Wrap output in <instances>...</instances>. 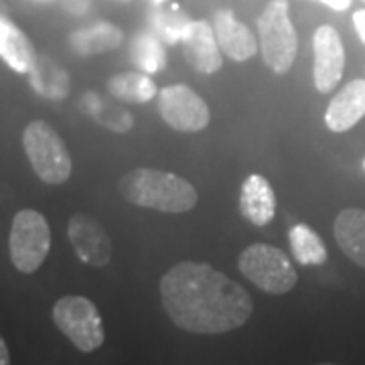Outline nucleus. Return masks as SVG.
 <instances>
[{
    "label": "nucleus",
    "mask_w": 365,
    "mask_h": 365,
    "mask_svg": "<svg viewBox=\"0 0 365 365\" xmlns=\"http://www.w3.org/2000/svg\"><path fill=\"white\" fill-rule=\"evenodd\" d=\"M160 300L175 325L197 335H222L248 323V290L207 262H179L160 278Z\"/></svg>",
    "instance_id": "nucleus-1"
},
{
    "label": "nucleus",
    "mask_w": 365,
    "mask_h": 365,
    "mask_svg": "<svg viewBox=\"0 0 365 365\" xmlns=\"http://www.w3.org/2000/svg\"><path fill=\"white\" fill-rule=\"evenodd\" d=\"M118 191L132 205L160 213H185L197 205V189L169 170L138 167L118 181Z\"/></svg>",
    "instance_id": "nucleus-2"
},
{
    "label": "nucleus",
    "mask_w": 365,
    "mask_h": 365,
    "mask_svg": "<svg viewBox=\"0 0 365 365\" xmlns=\"http://www.w3.org/2000/svg\"><path fill=\"white\" fill-rule=\"evenodd\" d=\"M258 45L264 63L276 76L288 73L299 51L297 29L290 19L288 0H270L258 16Z\"/></svg>",
    "instance_id": "nucleus-3"
},
{
    "label": "nucleus",
    "mask_w": 365,
    "mask_h": 365,
    "mask_svg": "<svg viewBox=\"0 0 365 365\" xmlns=\"http://www.w3.org/2000/svg\"><path fill=\"white\" fill-rule=\"evenodd\" d=\"M23 148L41 181L63 185L71 177L73 163L66 143L45 120H33L23 132Z\"/></svg>",
    "instance_id": "nucleus-4"
},
{
    "label": "nucleus",
    "mask_w": 365,
    "mask_h": 365,
    "mask_svg": "<svg viewBox=\"0 0 365 365\" xmlns=\"http://www.w3.org/2000/svg\"><path fill=\"white\" fill-rule=\"evenodd\" d=\"M237 268L254 287L274 297L287 294L299 282L292 260L282 250L270 244L248 246L237 258Z\"/></svg>",
    "instance_id": "nucleus-5"
},
{
    "label": "nucleus",
    "mask_w": 365,
    "mask_h": 365,
    "mask_svg": "<svg viewBox=\"0 0 365 365\" xmlns=\"http://www.w3.org/2000/svg\"><path fill=\"white\" fill-rule=\"evenodd\" d=\"M53 323L79 351L91 353L104 345L106 331L102 314L86 297H61L53 307Z\"/></svg>",
    "instance_id": "nucleus-6"
},
{
    "label": "nucleus",
    "mask_w": 365,
    "mask_h": 365,
    "mask_svg": "<svg viewBox=\"0 0 365 365\" xmlns=\"http://www.w3.org/2000/svg\"><path fill=\"white\" fill-rule=\"evenodd\" d=\"M51 230L45 215L35 209H23L13 217L9 252L13 266L23 274H33L49 256Z\"/></svg>",
    "instance_id": "nucleus-7"
},
{
    "label": "nucleus",
    "mask_w": 365,
    "mask_h": 365,
    "mask_svg": "<svg viewBox=\"0 0 365 365\" xmlns=\"http://www.w3.org/2000/svg\"><path fill=\"white\" fill-rule=\"evenodd\" d=\"M158 114L177 132H201L207 128L211 112L207 102L185 83H173L158 91Z\"/></svg>",
    "instance_id": "nucleus-8"
},
{
    "label": "nucleus",
    "mask_w": 365,
    "mask_h": 365,
    "mask_svg": "<svg viewBox=\"0 0 365 365\" xmlns=\"http://www.w3.org/2000/svg\"><path fill=\"white\" fill-rule=\"evenodd\" d=\"M313 79L319 93H331L339 86L345 71V47L337 29L321 25L313 37Z\"/></svg>",
    "instance_id": "nucleus-9"
},
{
    "label": "nucleus",
    "mask_w": 365,
    "mask_h": 365,
    "mask_svg": "<svg viewBox=\"0 0 365 365\" xmlns=\"http://www.w3.org/2000/svg\"><path fill=\"white\" fill-rule=\"evenodd\" d=\"M67 235L78 258L88 266L102 268L112 260V240L88 213H76L67 223Z\"/></svg>",
    "instance_id": "nucleus-10"
},
{
    "label": "nucleus",
    "mask_w": 365,
    "mask_h": 365,
    "mask_svg": "<svg viewBox=\"0 0 365 365\" xmlns=\"http://www.w3.org/2000/svg\"><path fill=\"white\" fill-rule=\"evenodd\" d=\"M181 45L185 61L199 73L213 76L223 67V53L207 21H191L182 33Z\"/></svg>",
    "instance_id": "nucleus-11"
},
{
    "label": "nucleus",
    "mask_w": 365,
    "mask_h": 365,
    "mask_svg": "<svg viewBox=\"0 0 365 365\" xmlns=\"http://www.w3.org/2000/svg\"><path fill=\"white\" fill-rule=\"evenodd\" d=\"M213 31H215L222 53L232 61H237V63L248 61L260 51V45L254 37V33L242 21H237L234 11L230 9H222L215 13Z\"/></svg>",
    "instance_id": "nucleus-12"
},
{
    "label": "nucleus",
    "mask_w": 365,
    "mask_h": 365,
    "mask_svg": "<svg viewBox=\"0 0 365 365\" xmlns=\"http://www.w3.org/2000/svg\"><path fill=\"white\" fill-rule=\"evenodd\" d=\"M365 116V79H351L329 102L325 112L327 128L335 134L351 130Z\"/></svg>",
    "instance_id": "nucleus-13"
},
{
    "label": "nucleus",
    "mask_w": 365,
    "mask_h": 365,
    "mask_svg": "<svg viewBox=\"0 0 365 365\" xmlns=\"http://www.w3.org/2000/svg\"><path fill=\"white\" fill-rule=\"evenodd\" d=\"M240 211L250 223L264 227L276 215V195L270 181L262 175H250L242 182Z\"/></svg>",
    "instance_id": "nucleus-14"
},
{
    "label": "nucleus",
    "mask_w": 365,
    "mask_h": 365,
    "mask_svg": "<svg viewBox=\"0 0 365 365\" xmlns=\"http://www.w3.org/2000/svg\"><path fill=\"white\" fill-rule=\"evenodd\" d=\"M37 57L35 45L25 33L13 21L0 16V59L16 73H29Z\"/></svg>",
    "instance_id": "nucleus-15"
},
{
    "label": "nucleus",
    "mask_w": 365,
    "mask_h": 365,
    "mask_svg": "<svg viewBox=\"0 0 365 365\" xmlns=\"http://www.w3.org/2000/svg\"><path fill=\"white\" fill-rule=\"evenodd\" d=\"M122 43H124V31L108 21H98L88 26H81L69 37L71 51L81 57L114 51Z\"/></svg>",
    "instance_id": "nucleus-16"
},
{
    "label": "nucleus",
    "mask_w": 365,
    "mask_h": 365,
    "mask_svg": "<svg viewBox=\"0 0 365 365\" xmlns=\"http://www.w3.org/2000/svg\"><path fill=\"white\" fill-rule=\"evenodd\" d=\"M333 234L341 252L357 266L365 268V209H343L335 220Z\"/></svg>",
    "instance_id": "nucleus-17"
},
{
    "label": "nucleus",
    "mask_w": 365,
    "mask_h": 365,
    "mask_svg": "<svg viewBox=\"0 0 365 365\" xmlns=\"http://www.w3.org/2000/svg\"><path fill=\"white\" fill-rule=\"evenodd\" d=\"M31 88L47 100L61 102L69 96V73L55 59L37 57V63L29 71Z\"/></svg>",
    "instance_id": "nucleus-18"
},
{
    "label": "nucleus",
    "mask_w": 365,
    "mask_h": 365,
    "mask_svg": "<svg viewBox=\"0 0 365 365\" xmlns=\"http://www.w3.org/2000/svg\"><path fill=\"white\" fill-rule=\"evenodd\" d=\"M108 91L120 102L146 104L158 96L155 79L144 71H124L108 79Z\"/></svg>",
    "instance_id": "nucleus-19"
},
{
    "label": "nucleus",
    "mask_w": 365,
    "mask_h": 365,
    "mask_svg": "<svg viewBox=\"0 0 365 365\" xmlns=\"http://www.w3.org/2000/svg\"><path fill=\"white\" fill-rule=\"evenodd\" d=\"M81 108L93 122H98L104 128L118 132V134L132 130V126H134V116L126 108L118 104H108L104 98L98 96L96 91H88L81 98Z\"/></svg>",
    "instance_id": "nucleus-20"
},
{
    "label": "nucleus",
    "mask_w": 365,
    "mask_h": 365,
    "mask_svg": "<svg viewBox=\"0 0 365 365\" xmlns=\"http://www.w3.org/2000/svg\"><path fill=\"white\" fill-rule=\"evenodd\" d=\"M288 242H290L292 256L300 266H321L329 258L325 242L307 223H297L294 227H290Z\"/></svg>",
    "instance_id": "nucleus-21"
},
{
    "label": "nucleus",
    "mask_w": 365,
    "mask_h": 365,
    "mask_svg": "<svg viewBox=\"0 0 365 365\" xmlns=\"http://www.w3.org/2000/svg\"><path fill=\"white\" fill-rule=\"evenodd\" d=\"M130 59L136 69L144 73H157L167 66V53L163 41L155 33H140L136 35L130 45Z\"/></svg>",
    "instance_id": "nucleus-22"
},
{
    "label": "nucleus",
    "mask_w": 365,
    "mask_h": 365,
    "mask_svg": "<svg viewBox=\"0 0 365 365\" xmlns=\"http://www.w3.org/2000/svg\"><path fill=\"white\" fill-rule=\"evenodd\" d=\"M191 23V19L185 13L175 11H165V9H157L150 14V25H153V33L157 35L163 43L175 45L182 39V33L187 25Z\"/></svg>",
    "instance_id": "nucleus-23"
},
{
    "label": "nucleus",
    "mask_w": 365,
    "mask_h": 365,
    "mask_svg": "<svg viewBox=\"0 0 365 365\" xmlns=\"http://www.w3.org/2000/svg\"><path fill=\"white\" fill-rule=\"evenodd\" d=\"M63 6L69 13L83 14L90 11V0H63Z\"/></svg>",
    "instance_id": "nucleus-24"
},
{
    "label": "nucleus",
    "mask_w": 365,
    "mask_h": 365,
    "mask_svg": "<svg viewBox=\"0 0 365 365\" xmlns=\"http://www.w3.org/2000/svg\"><path fill=\"white\" fill-rule=\"evenodd\" d=\"M353 26L357 31V37L365 45V11H355L353 13Z\"/></svg>",
    "instance_id": "nucleus-25"
},
{
    "label": "nucleus",
    "mask_w": 365,
    "mask_h": 365,
    "mask_svg": "<svg viewBox=\"0 0 365 365\" xmlns=\"http://www.w3.org/2000/svg\"><path fill=\"white\" fill-rule=\"evenodd\" d=\"M317 2L325 4V6L337 11V13H343V11H347V9L351 6V0H317Z\"/></svg>",
    "instance_id": "nucleus-26"
},
{
    "label": "nucleus",
    "mask_w": 365,
    "mask_h": 365,
    "mask_svg": "<svg viewBox=\"0 0 365 365\" xmlns=\"http://www.w3.org/2000/svg\"><path fill=\"white\" fill-rule=\"evenodd\" d=\"M0 365H11V353H9V345L0 335Z\"/></svg>",
    "instance_id": "nucleus-27"
},
{
    "label": "nucleus",
    "mask_w": 365,
    "mask_h": 365,
    "mask_svg": "<svg viewBox=\"0 0 365 365\" xmlns=\"http://www.w3.org/2000/svg\"><path fill=\"white\" fill-rule=\"evenodd\" d=\"M153 2H155V4H163L165 0H153Z\"/></svg>",
    "instance_id": "nucleus-28"
},
{
    "label": "nucleus",
    "mask_w": 365,
    "mask_h": 365,
    "mask_svg": "<svg viewBox=\"0 0 365 365\" xmlns=\"http://www.w3.org/2000/svg\"><path fill=\"white\" fill-rule=\"evenodd\" d=\"M317 365H335V364H317Z\"/></svg>",
    "instance_id": "nucleus-29"
},
{
    "label": "nucleus",
    "mask_w": 365,
    "mask_h": 365,
    "mask_svg": "<svg viewBox=\"0 0 365 365\" xmlns=\"http://www.w3.org/2000/svg\"><path fill=\"white\" fill-rule=\"evenodd\" d=\"M120 2H130V0H120Z\"/></svg>",
    "instance_id": "nucleus-30"
},
{
    "label": "nucleus",
    "mask_w": 365,
    "mask_h": 365,
    "mask_svg": "<svg viewBox=\"0 0 365 365\" xmlns=\"http://www.w3.org/2000/svg\"><path fill=\"white\" fill-rule=\"evenodd\" d=\"M364 169H365V158H364Z\"/></svg>",
    "instance_id": "nucleus-31"
},
{
    "label": "nucleus",
    "mask_w": 365,
    "mask_h": 365,
    "mask_svg": "<svg viewBox=\"0 0 365 365\" xmlns=\"http://www.w3.org/2000/svg\"><path fill=\"white\" fill-rule=\"evenodd\" d=\"M364 2H365V0H364Z\"/></svg>",
    "instance_id": "nucleus-32"
}]
</instances>
